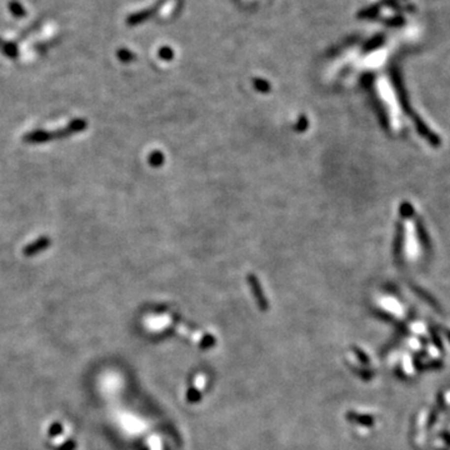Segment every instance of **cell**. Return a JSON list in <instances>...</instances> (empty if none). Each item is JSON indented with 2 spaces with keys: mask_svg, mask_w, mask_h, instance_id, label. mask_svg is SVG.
Here are the masks:
<instances>
[{
  "mask_svg": "<svg viewBox=\"0 0 450 450\" xmlns=\"http://www.w3.org/2000/svg\"><path fill=\"white\" fill-rule=\"evenodd\" d=\"M118 55H119L120 59H123V60H124V62H127L128 59H130V58H131V53H129V52H128V50H125V49L119 50V53H118Z\"/></svg>",
  "mask_w": 450,
  "mask_h": 450,
  "instance_id": "52a82bcc",
  "label": "cell"
},
{
  "mask_svg": "<svg viewBox=\"0 0 450 450\" xmlns=\"http://www.w3.org/2000/svg\"><path fill=\"white\" fill-rule=\"evenodd\" d=\"M53 138H55V134L43 130L33 131V133H29L24 136L25 141H28V143H45V141H49Z\"/></svg>",
  "mask_w": 450,
  "mask_h": 450,
  "instance_id": "6da1fadb",
  "label": "cell"
},
{
  "mask_svg": "<svg viewBox=\"0 0 450 450\" xmlns=\"http://www.w3.org/2000/svg\"><path fill=\"white\" fill-rule=\"evenodd\" d=\"M375 13H377L375 8H369V9H365L364 11H361L359 15H360L361 18H369V17H373V15H375Z\"/></svg>",
  "mask_w": 450,
  "mask_h": 450,
  "instance_id": "8992f818",
  "label": "cell"
},
{
  "mask_svg": "<svg viewBox=\"0 0 450 450\" xmlns=\"http://www.w3.org/2000/svg\"><path fill=\"white\" fill-rule=\"evenodd\" d=\"M152 14H153V11L149 10V9H148V10L138 11V13L131 14V15H129V17H128V19H127L128 25L140 24V23H143V22H145V20H148V18H149L150 15H152Z\"/></svg>",
  "mask_w": 450,
  "mask_h": 450,
  "instance_id": "277c9868",
  "label": "cell"
},
{
  "mask_svg": "<svg viewBox=\"0 0 450 450\" xmlns=\"http://www.w3.org/2000/svg\"><path fill=\"white\" fill-rule=\"evenodd\" d=\"M9 11L11 13V15L15 18H24L27 15V10L23 6L22 3H19L18 0H11L10 3L8 4Z\"/></svg>",
  "mask_w": 450,
  "mask_h": 450,
  "instance_id": "5b68a950",
  "label": "cell"
},
{
  "mask_svg": "<svg viewBox=\"0 0 450 450\" xmlns=\"http://www.w3.org/2000/svg\"><path fill=\"white\" fill-rule=\"evenodd\" d=\"M0 52L3 53L5 57L11 58V59H15L19 55L18 46L11 41H4L3 39H0Z\"/></svg>",
  "mask_w": 450,
  "mask_h": 450,
  "instance_id": "7a4b0ae2",
  "label": "cell"
},
{
  "mask_svg": "<svg viewBox=\"0 0 450 450\" xmlns=\"http://www.w3.org/2000/svg\"><path fill=\"white\" fill-rule=\"evenodd\" d=\"M49 244H50V242L46 238L38 239L35 243L28 245V247L25 248L24 253H25V255H34V254H36V253L41 252L43 249H45V248L48 247Z\"/></svg>",
  "mask_w": 450,
  "mask_h": 450,
  "instance_id": "3957f363",
  "label": "cell"
}]
</instances>
